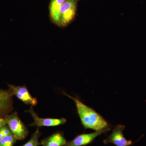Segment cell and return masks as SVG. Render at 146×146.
Listing matches in <instances>:
<instances>
[{
	"label": "cell",
	"mask_w": 146,
	"mask_h": 146,
	"mask_svg": "<svg viewBox=\"0 0 146 146\" xmlns=\"http://www.w3.org/2000/svg\"><path fill=\"white\" fill-rule=\"evenodd\" d=\"M63 94L74 101L77 112L84 128L91 129L95 131H105L110 130L109 124L99 114L80 101L78 98H74L63 92Z\"/></svg>",
	"instance_id": "cell-1"
},
{
	"label": "cell",
	"mask_w": 146,
	"mask_h": 146,
	"mask_svg": "<svg viewBox=\"0 0 146 146\" xmlns=\"http://www.w3.org/2000/svg\"><path fill=\"white\" fill-rule=\"evenodd\" d=\"M12 134L17 140L25 139L28 134L27 128L21 121L16 112L7 115L4 118Z\"/></svg>",
	"instance_id": "cell-2"
},
{
	"label": "cell",
	"mask_w": 146,
	"mask_h": 146,
	"mask_svg": "<svg viewBox=\"0 0 146 146\" xmlns=\"http://www.w3.org/2000/svg\"><path fill=\"white\" fill-rule=\"evenodd\" d=\"M78 2L77 0H66L60 9L58 27H66L74 20Z\"/></svg>",
	"instance_id": "cell-3"
},
{
	"label": "cell",
	"mask_w": 146,
	"mask_h": 146,
	"mask_svg": "<svg viewBox=\"0 0 146 146\" xmlns=\"http://www.w3.org/2000/svg\"><path fill=\"white\" fill-rule=\"evenodd\" d=\"M125 127L118 124L114 128L112 133L107 138L104 140L105 144H112L116 146H129L133 143L131 140H127L124 137L123 131Z\"/></svg>",
	"instance_id": "cell-4"
},
{
	"label": "cell",
	"mask_w": 146,
	"mask_h": 146,
	"mask_svg": "<svg viewBox=\"0 0 146 146\" xmlns=\"http://www.w3.org/2000/svg\"><path fill=\"white\" fill-rule=\"evenodd\" d=\"M25 112L29 113L34 119V122L30 125L33 126H36L38 127H41L56 126L64 124L67 121V120L64 118L54 119L39 117L36 112H35L33 106H31L29 109Z\"/></svg>",
	"instance_id": "cell-5"
},
{
	"label": "cell",
	"mask_w": 146,
	"mask_h": 146,
	"mask_svg": "<svg viewBox=\"0 0 146 146\" xmlns=\"http://www.w3.org/2000/svg\"><path fill=\"white\" fill-rule=\"evenodd\" d=\"M8 86L13 96H16L25 104L33 106L37 104L38 101L36 98L31 96L25 85L16 86L8 84Z\"/></svg>",
	"instance_id": "cell-6"
},
{
	"label": "cell",
	"mask_w": 146,
	"mask_h": 146,
	"mask_svg": "<svg viewBox=\"0 0 146 146\" xmlns=\"http://www.w3.org/2000/svg\"><path fill=\"white\" fill-rule=\"evenodd\" d=\"M13 95L10 89H0V118H5L13 109Z\"/></svg>",
	"instance_id": "cell-7"
},
{
	"label": "cell",
	"mask_w": 146,
	"mask_h": 146,
	"mask_svg": "<svg viewBox=\"0 0 146 146\" xmlns=\"http://www.w3.org/2000/svg\"><path fill=\"white\" fill-rule=\"evenodd\" d=\"M106 131H95V132L90 133H84L76 137L74 140L70 142H67L64 146H82L91 143L102 133H106Z\"/></svg>",
	"instance_id": "cell-8"
},
{
	"label": "cell",
	"mask_w": 146,
	"mask_h": 146,
	"mask_svg": "<svg viewBox=\"0 0 146 146\" xmlns=\"http://www.w3.org/2000/svg\"><path fill=\"white\" fill-rule=\"evenodd\" d=\"M66 0H50L49 9V16L52 23L58 26L60 19V9Z\"/></svg>",
	"instance_id": "cell-9"
},
{
	"label": "cell",
	"mask_w": 146,
	"mask_h": 146,
	"mask_svg": "<svg viewBox=\"0 0 146 146\" xmlns=\"http://www.w3.org/2000/svg\"><path fill=\"white\" fill-rule=\"evenodd\" d=\"M67 143L63 134L56 133L44 139L41 144L43 146H64Z\"/></svg>",
	"instance_id": "cell-10"
},
{
	"label": "cell",
	"mask_w": 146,
	"mask_h": 146,
	"mask_svg": "<svg viewBox=\"0 0 146 146\" xmlns=\"http://www.w3.org/2000/svg\"><path fill=\"white\" fill-rule=\"evenodd\" d=\"M17 140L12 133L5 136L0 141V146H13Z\"/></svg>",
	"instance_id": "cell-11"
},
{
	"label": "cell",
	"mask_w": 146,
	"mask_h": 146,
	"mask_svg": "<svg viewBox=\"0 0 146 146\" xmlns=\"http://www.w3.org/2000/svg\"><path fill=\"white\" fill-rule=\"evenodd\" d=\"M40 133L39 128L37 129L34 134L33 135L30 140L23 146H38L40 145L39 143V138Z\"/></svg>",
	"instance_id": "cell-12"
},
{
	"label": "cell",
	"mask_w": 146,
	"mask_h": 146,
	"mask_svg": "<svg viewBox=\"0 0 146 146\" xmlns=\"http://www.w3.org/2000/svg\"><path fill=\"white\" fill-rule=\"evenodd\" d=\"M12 133L8 126L7 125L0 129V141L5 136Z\"/></svg>",
	"instance_id": "cell-13"
},
{
	"label": "cell",
	"mask_w": 146,
	"mask_h": 146,
	"mask_svg": "<svg viewBox=\"0 0 146 146\" xmlns=\"http://www.w3.org/2000/svg\"><path fill=\"white\" fill-rule=\"evenodd\" d=\"M7 125V123L4 118H0V129Z\"/></svg>",
	"instance_id": "cell-14"
},
{
	"label": "cell",
	"mask_w": 146,
	"mask_h": 146,
	"mask_svg": "<svg viewBox=\"0 0 146 146\" xmlns=\"http://www.w3.org/2000/svg\"><path fill=\"white\" fill-rule=\"evenodd\" d=\"M77 1H80V0H77Z\"/></svg>",
	"instance_id": "cell-15"
}]
</instances>
